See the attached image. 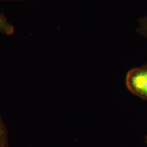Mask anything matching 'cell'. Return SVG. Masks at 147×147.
I'll use <instances>...</instances> for the list:
<instances>
[{"label":"cell","mask_w":147,"mask_h":147,"mask_svg":"<svg viewBox=\"0 0 147 147\" xmlns=\"http://www.w3.org/2000/svg\"><path fill=\"white\" fill-rule=\"evenodd\" d=\"M8 141L5 125L0 118V147H8Z\"/></svg>","instance_id":"4"},{"label":"cell","mask_w":147,"mask_h":147,"mask_svg":"<svg viewBox=\"0 0 147 147\" xmlns=\"http://www.w3.org/2000/svg\"><path fill=\"white\" fill-rule=\"evenodd\" d=\"M15 27L3 14L0 13V33L7 36L14 33Z\"/></svg>","instance_id":"2"},{"label":"cell","mask_w":147,"mask_h":147,"mask_svg":"<svg viewBox=\"0 0 147 147\" xmlns=\"http://www.w3.org/2000/svg\"><path fill=\"white\" fill-rule=\"evenodd\" d=\"M136 31L140 35L147 39V15L138 20Z\"/></svg>","instance_id":"3"},{"label":"cell","mask_w":147,"mask_h":147,"mask_svg":"<svg viewBox=\"0 0 147 147\" xmlns=\"http://www.w3.org/2000/svg\"><path fill=\"white\" fill-rule=\"evenodd\" d=\"M27 0H0V1H7V2H24Z\"/></svg>","instance_id":"5"},{"label":"cell","mask_w":147,"mask_h":147,"mask_svg":"<svg viewBox=\"0 0 147 147\" xmlns=\"http://www.w3.org/2000/svg\"><path fill=\"white\" fill-rule=\"evenodd\" d=\"M125 84L133 94L147 100V64L130 69L126 74Z\"/></svg>","instance_id":"1"},{"label":"cell","mask_w":147,"mask_h":147,"mask_svg":"<svg viewBox=\"0 0 147 147\" xmlns=\"http://www.w3.org/2000/svg\"><path fill=\"white\" fill-rule=\"evenodd\" d=\"M145 140H146V144H147V135H146V138H145Z\"/></svg>","instance_id":"6"}]
</instances>
